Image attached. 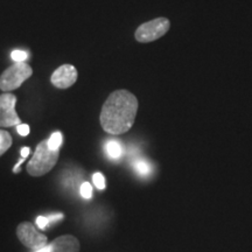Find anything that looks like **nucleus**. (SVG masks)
<instances>
[{
  "instance_id": "obj_17",
  "label": "nucleus",
  "mask_w": 252,
  "mask_h": 252,
  "mask_svg": "<svg viewBox=\"0 0 252 252\" xmlns=\"http://www.w3.org/2000/svg\"><path fill=\"white\" fill-rule=\"evenodd\" d=\"M48 223H49V220H48V217H43V216H39L36 219V224H37V226H39L40 229H46L47 228V225H48Z\"/></svg>"
},
{
  "instance_id": "obj_3",
  "label": "nucleus",
  "mask_w": 252,
  "mask_h": 252,
  "mask_svg": "<svg viewBox=\"0 0 252 252\" xmlns=\"http://www.w3.org/2000/svg\"><path fill=\"white\" fill-rule=\"evenodd\" d=\"M32 74L33 69L27 63L15 62V64L6 69L0 76V90L4 93H11L18 89L25 81L32 76Z\"/></svg>"
},
{
  "instance_id": "obj_14",
  "label": "nucleus",
  "mask_w": 252,
  "mask_h": 252,
  "mask_svg": "<svg viewBox=\"0 0 252 252\" xmlns=\"http://www.w3.org/2000/svg\"><path fill=\"white\" fill-rule=\"evenodd\" d=\"M80 191H81V195L84 198H90L91 195H93V187H91L89 182H84V184L81 186Z\"/></svg>"
},
{
  "instance_id": "obj_10",
  "label": "nucleus",
  "mask_w": 252,
  "mask_h": 252,
  "mask_svg": "<svg viewBox=\"0 0 252 252\" xmlns=\"http://www.w3.org/2000/svg\"><path fill=\"white\" fill-rule=\"evenodd\" d=\"M106 152H108V154L112 158V159H118L122 154L121 144L115 140L109 141V143L106 144Z\"/></svg>"
},
{
  "instance_id": "obj_4",
  "label": "nucleus",
  "mask_w": 252,
  "mask_h": 252,
  "mask_svg": "<svg viewBox=\"0 0 252 252\" xmlns=\"http://www.w3.org/2000/svg\"><path fill=\"white\" fill-rule=\"evenodd\" d=\"M171 24L169 20L166 18H157L154 20H151L149 23L140 25L135 31V40L139 42H152L160 37L165 35L168 32Z\"/></svg>"
},
{
  "instance_id": "obj_6",
  "label": "nucleus",
  "mask_w": 252,
  "mask_h": 252,
  "mask_svg": "<svg viewBox=\"0 0 252 252\" xmlns=\"http://www.w3.org/2000/svg\"><path fill=\"white\" fill-rule=\"evenodd\" d=\"M17 97L11 93L0 94V127H12L21 124L17 111H15Z\"/></svg>"
},
{
  "instance_id": "obj_19",
  "label": "nucleus",
  "mask_w": 252,
  "mask_h": 252,
  "mask_svg": "<svg viewBox=\"0 0 252 252\" xmlns=\"http://www.w3.org/2000/svg\"><path fill=\"white\" fill-rule=\"evenodd\" d=\"M30 152H31L30 147H23V149H21V157L26 158L27 159V157L30 156Z\"/></svg>"
},
{
  "instance_id": "obj_9",
  "label": "nucleus",
  "mask_w": 252,
  "mask_h": 252,
  "mask_svg": "<svg viewBox=\"0 0 252 252\" xmlns=\"http://www.w3.org/2000/svg\"><path fill=\"white\" fill-rule=\"evenodd\" d=\"M12 143L13 140H12L11 134L7 131L0 130V157L7 152L9 147L12 146Z\"/></svg>"
},
{
  "instance_id": "obj_2",
  "label": "nucleus",
  "mask_w": 252,
  "mask_h": 252,
  "mask_svg": "<svg viewBox=\"0 0 252 252\" xmlns=\"http://www.w3.org/2000/svg\"><path fill=\"white\" fill-rule=\"evenodd\" d=\"M60 157V150H52L48 140H42L36 146L35 152L27 163V172L32 176H42L47 174L56 165Z\"/></svg>"
},
{
  "instance_id": "obj_16",
  "label": "nucleus",
  "mask_w": 252,
  "mask_h": 252,
  "mask_svg": "<svg viewBox=\"0 0 252 252\" xmlns=\"http://www.w3.org/2000/svg\"><path fill=\"white\" fill-rule=\"evenodd\" d=\"M17 131L20 135L26 137V135L30 134V126H28L27 124H19L17 126Z\"/></svg>"
},
{
  "instance_id": "obj_1",
  "label": "nucleus",
  "mask_w": 252,
  "mask_h": 252,
  "mask_svg": "<svg viewBox=\"0 0 252 252\" xmlns=\"http://www.w3.org/2000/svg\"><path fill=\"white\" fill-rule=\"evenodd\" d=\"M138 112V99L127 90L113 91L103 104L100 125L110 134H123L130 131Z\"/></svg>"
},
{
  "instance_id": "obj_11",
  "label": "nucleus",
  "mask_w": 252,
  "mask_h": 252,
  "mask_svg": "<svg viewBox=\"0 0 252 252\" xmlns=\"http://www.w3.org/2000/svg\"><path fill=\"white\" fill-rule=\"evenodd\" d=\"M62 141H63V137L61 132H55V133L50 135V138L48 139V146L52 150H60V147H61L62 145Z\"/></svg>"
},
{
  "instance_id": "obj_13",
  "label": "nucleus",
  "mask_w": 252,
  "mask_h": 252,
  "mask_svg": "<svg viewBox=\"0 0 252 252\" xmlns=\"http://www.w3.org/2000/svg\"><path fill=\"white\" fill-rule=\"evenodd\" d=\"M94 184L98 189H104L105 188V179H104V175L102 173H94L93 176Z\"/></svg>"
},
{
  "instance_id": "obj_5",
  "label": "nucleus",
  "mask_w": 252,
  "mask_h": 252,
  "mask_svg": "<svg viewBox=\"0 0 252 252\" xmlns=\"http://www.w3.org/2000/svg\"><path fill=\"white\" fill-rule=\"evenodd\" d=\"M17 236L19 241L25 247L33 251H37L48 245V238H47V236L45 234H41L40 231H37L33 223L31 222L20 223L17 228Z\"/></svg>"
},
{
  "instance_id": "obj_20",
  "label": "nucleus",
  "mask_w": 252,
  "mask_h": 252,
  "mask_svg": "<svg viewBox=\"0 0 252 252\" xmlns=\"http://www.w3.org/2000/svg\"><path fill=\"white\" fill-rule=\"evenodd\" d=\"M34 252H49V245H47V247L40 249V250H37V251H34Z\"/></svg>"
},
{
  "instance_id": "obj_15",
  "label": "nucleus",
  "mask_w": 252,
  "mask_h": 252,
  "mask_svg": "<svg viewBox=\"0 0 252 252\" xmlns=\"http://www.w3.org/2000/svg\"><path fill=\"white\" fill-rule=\"evenodd\" d=\"M27 58V53L24 52V50H14V52H12V59H13L15 62H25Z\"/></svg>"
},
{
  "instance_id": "obj_8",
  "label": "nucleus",
  "mask_w": 252,
  "mask_h": 252,
  "mask_svg": "<svg viewBox=\"0 0 252 252\" xmlns=\"http://www.w3.org/2000/svg\"><path fill=\"white\" fill-rule=\"evenodd\" d=\"M49 252H80V241L71 235L55 238L49 243Z\"/></svg>"
},
{
  "instance_id": "obj_12",
  "label": "nucleus",
  "mask_w": 252,
  "mask_h": 252,
  "mask_svg": "<svg viewBox=\"0 0 252 252\" xmlns=\"http://www.w3.org/2000/svg\"><path fill=\"white\" fill-rule=\"evenodd\" d=\"M135 171L141 175H147L151 172V166L146 160H138L135 162Z\"/></svg>"
},
{
  "instance_id": "obj_18",
  "label": "nucleus",
  "mask_w": 252,
  "mask_h": 252,
  "mask_svg": "<svg viewBox=\"0 0 252 252\" xmlns=\"http://www.w3.org/2000/svg\"><path fill=\"white\" fill-rule=\"evenodd\" d=\"M63 219V214H56V215H52L48 217L49 222H54V220H62Z\"/></svg>"
},
{
  "instance_id": "obj_7",
  "label": "nucleus",
  "mask_w": 252,
  "mask_h": 252,
  "mask_svg": "<svg viewBox=\"0 0 252 252\" xmlns=\"http://www.w3.org/2000/svg\"><path fill=\"white\" fill-rule=\"evenodd\" d=\"M50 81H52L53 86L59 88V89L70 88L77 81L76 68L71 64H63L53 72Z\"/></svg>"
}]
</instances>
